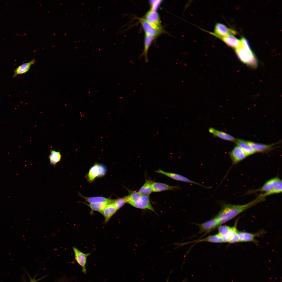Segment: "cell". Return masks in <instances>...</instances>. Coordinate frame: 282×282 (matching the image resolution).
Returning <instances> with one entry per match:
<instances>
[{
    "label": "cell",
    "instance_id": "9",
    "mask_svg": "<svg viewBox=\"0 0 282 282\" xmlns=\"http://www.w3.org/2000/svg\"><path fill=\"white\" fill-rule=\"evenodd\" d=\"M157 173H160L168 177L176 180L183 181L189 183H193L207 189L211 188V187H206L200 184L195 182L192 180L189 179L183 176L180 174L170 172H165L161 169H159L156 171Z\"/></svg>",
    "mask_w": 282,
    "mask_h": 282
},
{
    "label": "cell",
    "instance_id": "16",
    "mask_svg": "<svg viewBox=\"0 0 282 282\" xmlns=\"http://www.w3.org/2000/svg\"><path fill=\"white\" fill-rule=\"evenodd\" d=\"M228 46L235 50L240 47L241 45L240 40L237 39L233 35L230 34L220 39Z\"/></svg>",
    "mask_w": 282,
    "mask_h": 282
},
{
    "label": "cell",
    "instance_id": "5",
    "mask_svg": "<svg viewBox=\"0 0 282 282\" xmlns=\"http://www.w3.org/2000/svg\"><path fill=\"white\" fill-rule=\"evenodd\" d=\"M106 169L104 166L96 164L90 168L87 176V179L89 182H92L96 177L104 175Z\"/></svg>",
    "mask_w": 282,
    "mask_h": 282
},
{
    "label": "cell",
    "instance_id": "21",
    "mask_svg": "<svg viewBox=\"0 0 282 282\" xmlns=\"http://www.w3.org/2000/svg\"><path fill=\"white\" fill-rule=\"evenodd\" d=\"M257 234H253L247 232H238V235L239 242H255V238Z\"/></svg>",
    "mask_w": 282,
    "mask_h": 282
},
{
    "label": "cell",
    "instance_id": "2",
    "mask_svg": "<svg viewBox=\"0 0 282 282\" xmlns=\"http://www.w3.org/2000/svg\"><path fill=\"white\" fill-rule=\"evenodd\" d=\"M126 203L136 208L147 209L154 212L149 196L143 195L138 192L129 190V194L125 197Z\"/></svg>",
    "mask_w": 282,
    "mask_h": 282
},
{
    "label": "cell",
    "instance_id": "26",
    "mask_svg": "<svg viewBox=\"0 0 282 282\" xmlns=\"http://www.w3.org/2000/svg\"><path fill=\"white\" fill-rule=\"evenodd\" d=\"M282 181L277 186L271 190L266 192L261 193L259 195L260 197L265 198V197L272 195L281 193L282 191Z\"/></svg>",
    "mask_w": 282,
    "mask_h": 282
},
{
    "label": "cell",
    "instance_id": "14",
    "mask_svg": "<svg viewBox=\"0 0 282 282\" xmlns=\"http://www.w3.org/2000/svg\"><path fill=\"white\" fill-rule=\"evenodd\" d=\"M34 58L30 61L23 63L18 66L13 70V78H14L19 75L25 74L30 70L31 66L36 63Z\"/></svg>",
    "mask_w": 282,
    "mask_h": 282
},
{
    "label": "cell",
    "instance_id": "20",
    "mask_svg": "<svg viewBox=\"0 0 282 282\" xmlns=\"http://www.w3.org/2000/svg\"><path fill=\"white\" fill-rule=\"evenodd\" d=\"M50 152V154L48 156L50 164L51 165L55 167L61 160V153L60 152L56 151L53 149H51Z\"/></svg>",
    "mask_w": 282,
    "mask_h": 282
},
{
    "label": "cell",
    "instance_id": "12",
    "mask_svg": "<svg viewBox=\"0 0 282 282\" xmlns=\"http://www.w3.org/2000/svg\"><path fill=\"white\" fill-rule=\"evenodd\" d=\"M200 232L209 233L220 225L216 217L201 224H198Z\"/></svg>",
    "mask_w": 282,
    "mask_h": 282
},
{
    "label": "cell",
    "instance_id": "3",
    "mask_svg": "<svg viewBox=\"0 0 282 282\" xmlns=\"http://www.w3.org/2000/svg\"><path fill=\"white\" fill-rule=\"evenodd\" d=\"M235 50L237 55L242 63L252 68L257 67V61L252 50H246L241 46Z\"/></svg>",
    "mask_w": 282,
    "mask_h": 282
},
{
    "label": "cell",
    "instance_id": "7",
    "mask_svg": "<svg viewBox=\"0 0 282 282\" xmlns=\"http://www.w3.org/2000/svg\"><path fill=\"white\" fill-rule=\"evenodd\" d=\"M233 165L236 164L244 160L247 157L245 154L238 146H235L229 152Z\"/></svg>",
    "mask_w": 282,
    "mask_h": 282
},
{
    "label": "cell",
    "instance_id": "6",
    "mask_svg": "<svg viewBox=\"0 0 282 282\" xmlns=\"http://www.w3.org/2000/svg\"><path fill=\"white\" fill-rule=\"evenodd\" d=\"M73 249L75 261L81 267L83 273L86 274L87 272L86 265L87 258L90 255V253H84L75 247H73Z\"/></svg>",
    "mask_w": 282,
    "mask_h": 282
},
{
    "label": "cell",
    "instance_id": "27",
    "mask_svg": "<svg viewBox=\"0 0 282 282\" xmlns=\"http://www.w3.org/2000/svg\"><path fill=\"white\" fill-rule=\"evenodd\" d=\"M108 204V203H93L87 205L90 207L92 212L96 211L101 213L105 207Z\"/></svg>",
    "mask_w": 282,
    "mask_h": 282
},
{
    "label": "cell",
    "instance_id": "30",
    "mask_svg": "<svg viewBox=\"0 0 282 282\" xmlns=\"http://www.w3.org/2000/svg\"><path fill=\"white\" fill-rule=\"evenodd\" d=\"M161 0H151L149 2L151 9L152 11L156 12L162 2Z\"/></svg>",
    "mask_w": 282,
    "mask_h": 282
},
{
    "label": "cell",
    "instance_id": "24",
    "mask_svg": "<svg viewBox=\"0 0 282 282\" xmlns=\"http://www.w3.org/2000/svg\"><path fill=\"white\" fill-rule=\"evenodd\" d=\"M202 242L216 243L224 242L222 237L218 233L209 236L206 238L197 241V242Z\"/></svg>",
    "mask_w": 282,
    "mask_h": 282
},
{
    "label": "cell",
    "instance_id": "10",
    "mask_svg": "<svg viewBox=\"0 0 282 282\" xmlns=\"http://www.w3.org/2000/svg\"><path fill=\"white\" fill-rule=\"evenodd\" d=\"M281 181V180L278 177L272 178L266 181L264 184L258 189L250 191V193L260 192H266L271 190L277 186Z\"/></svg>",
    "mask_w": 282,
    "mask_h": 282
},
{
    "label": "cell",
    "instance_id": "29",
    "mask_svg": "<svg viewBox=\"0 0 282 282\" xmlns=\"http://www.w3.org/2000/svg\"><path fill=\"white\" fill-rule=\"evenodd\" d=\"M115 205L117 210L122 207L126 203L125 197L113 199L112 202Z\"/></svg>",
    "mask_w": 282,
    "mask_h": 282
},
{
    "label": "cell",
    "instance_id": "31",
    "mask_svg": "<svg viewBox=\"0 0 282 282\" xmlns=\"http://www.w3.org/2000/svg\"><path fill=\"white\" fill-rule=\"evenodd\" d=\"M168 279H169V277H168V278L167 279V280H166V282H168ZM187 281V279H184V280L182 281H181V282H186Z\"/></svg>",
    "mask_w": 282,
    "mask_h": 282
},
{
    "label": "cell",
    "instance_id": "4",
    "mask_svg": "<svg viewBox=\"0 0 282 282\" xmlns=\"http://www.w3.org/2000/svg\"><path fill=\"white\" fill-rule=\"evenodd\" d=\"M207 32L219 39L230 34L233 35L236 34V31L220 23H217L215 24L213 32L208 31Z\"/></svg>",
    "mask_w": 282,
    "mask_h": 282
},
{
    "label": "cell",
    "instance_id": "11",
    "mask_svg": "<svg viewBox=\"0 0 282 282\" xmlns=\"http://www.w3.org/2000/svg\"><path fill=\"white\" fill-rule=\"evenodd\" d=\"M140 21L145 35L155 38L163 32V30L154 27L144 19H141Z\"/></svg>",
    "mask_w": 282,
    "mask_h": 282
},
{
    "label": "cell",
    "instance_id": "19",
    "mask_svg": "<svg viewBox=\"0 0 282 282\" xmlns=\"http://www.w3.org/2000/svg\"><path fill=\"white\" fill-rule=\"evenodd\" d=\"M151 186L153 192H157L167 190H174V189H179L177 186H171L164 183L152 182Z\"/></svg>",
    "mask_w": 282,
    "mask_h": 282
},
{
    "label": "cell",
    "instance_id": "8",
    "mask_svg": "<svg viewBox=\"0 0 282 282\" xmlns=\"http://www.w3.org/2000/svg\"><path fill=\"white\" fill-rule=\"evenodd\" d=\"M144 19L155 28L162 30L159 15L156 12L149 10L146 13Z\"/></svg>",
    "mask_w": 282,
    "mask_h": 282
},
{
    "label": "cell",
    "instance_id": "1",
    "mask_svg": "<svg viewBox=\"0 0 282 282\" xmlns=\"http://www.w3.org/2000/svg\"><path fill=\"white\" fill-rule=\"evenodd\" d=\"M265 200V198L258 196L254 200L244 205L223 203L221 210L216 217L220 225L232 219L246 210Z\"/></svg>",
    "mask_w": 282,
    "mask_h": 282
},
{
    "label": "cell",
    "instance_id": "15",
    "mask_svg": "<svg viewBox=\"0 0 282 282\" xmlns=\"http://www.w3.org/2000/svg\"><path fill=\"white\" fill-rule=\"evenodd\" d=\"M208 131L209 132L212 134L214 136L218 137L224 140L235 142L236 139L227 133L217 130L213 127L209 128Z\"/></svg>",
    "mask_w": 282,
    "mask_h": 282
},
{
    "label": "cell",
    "instance_id": "23",
    "mask_svg": "<svg viewBox=\"0 0 282 282\" xmlns=\"http://www.w3.org/2000/svg\"><path fill=\"white\" fill-rule=\"evenodd\" d=\"M155 38L151 37L145 35L144 40V49L142 56L145 57V61L146 62H148L147 54L148 49L152 41Z\"/></svg>",
    "mask_w": 282,
    "mask_h": 282
},
{
    "label": "cell",
    "instance_id": "32",
    "mask_svg": "<svg viewBox=\"0 0 282 282\" xmlns=\"http://www.w3.org/2000/svg\"><path fill=\"white\" fill-rule=\"evenodd\" d=\"M30 282H36V281L34 279H31L30 280Z\"/></svg>",
    "mask_w": 282,
    "mask_h": 282
},
{
    "label": "cell",
    "instance_id": "22",
    "mask_svg": "<svg viewBox=\"0 0 282 282\" xmlns=\"http://www.w3.org/2000/svg\"><path fill=\"white\" fill-rule=\"evenodd\" d=\"M85 200L90 203H112L113 199H111L103 197L96 196L91 197H85L81 195Z\"/></svg>",
    "mask_w": 282,
    "mask_h": 282
},
{
    "label": "cell",
    "instance_id": "25",
    "mask_svg": "<svg viewBox=\"0 0 282 282\" xmlns=\"http://www.w3.org/2000/svg\"><path fill=\"white\" fill-rule=\"evenodd\" d=\"M152 182L146 180L143 186L139 190L138 192L141 194L149 195L153 192L151 186Z\"/></svg>",
    "mask_w": 282,
    "mask_h": 282
},
{
    "label": "cell",
    "instance_id": "17",
    "mask_svg": "<svg viewBox=\"0 0 282 282\" xmlns=\"http://www.w3.org/2000/svg\"><path fill=\"white\" fill-rule=\"evenodd\" d=\"M117 210L115 205L112 203H108L106 205L101 213L105 218V223H107L109 221Z\"/></svg>",
    "mask_w": 282,
    "mask_h": 282
},
{
    "label": "cell",
    "instance_id": "28",
    "mask_svg": "<svg viewBox=\"0 0 282 282\" xmlns=\"http://www.w3.org/2000/svg\"><path fill=\"white\" fill-rule=\"evenodd\" d=\"M231 227L226 225L219 226L218 228V234L222 237L226 236L228 234L231 228Z\"/></svg>",
    "mask_w": 282,
    "mask_h": 282
},
{
    "label": "cell",
    "instance_id": "13",
    "mask_svg": "<svg viewBox=\"0 0 282 282\" xmlns=\"http://www.w3.org/2000/svg\"><path fill=\"white\" fill-rule=\"evenodd\" d=\"M247 142L256 152L264 153L269 152L273 149V147L275 144L274 143L265 144L248 141H247Z\"/></svg>",
    "mask_w": 282,
    "mask_h": 282
},
{
    "label": "cell",
    "instance_id": "33",
    "mask_svg": "<svg viewBox=\"0 0 282 282\" xmlns=\"http://www.w3.org/2000/svg\"><path fill=\"white\" fill-rule=\"evenodd\" d=\"M281 282H282L281 281Z\"/></svg>",
    "mask_w": 282,
    "mask_h": 282
},
{
    "label": "cell",
    "instance_id": "18",
    "mask_svg": "<svg viewBox=\"0 0 282 282\" xmlns=\"http://www.w3.org/2000/svg\"><path fill=\"white\" fill-rule=\"evenodd\" d=\"M244 151L247 156L252 155L256 152L248 144L247 141L236 139L234 142Z\"/></svg>",
    "mask_w": 282,
    "mask_h": 282
}]
</instances>
